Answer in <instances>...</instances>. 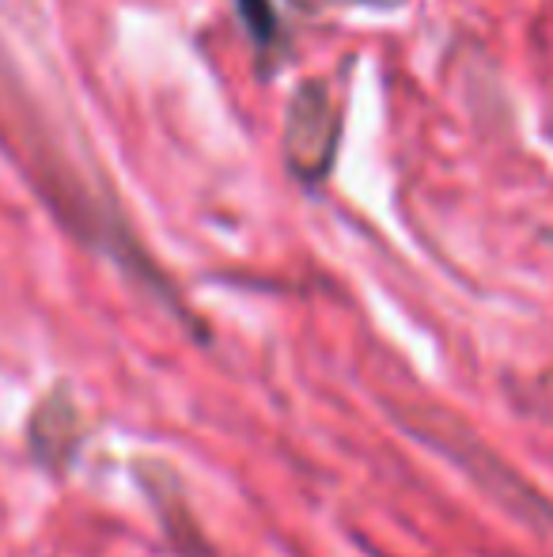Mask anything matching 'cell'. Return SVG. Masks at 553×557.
<instances>
[{
  "mask_svg": "<svg viewBox=\"0 0 553 557\" xmlns=\"http://www.w3.org/2000/svg\"><path fill=\"white\" fill-rule=\"evenodd\" d=\"M338 152V114L318 81L296 88L288 103L285 125V156L303 178H323Z\"/></svg>",
  "mask_w": 553,
  "mask_h": 557,
  "instance_id": "6da1fadb",
  "label": "cell"
},
{
  "mask_svg": "<svg viewBox=\"0 0 553 557\" xmlns=\"http://www.w3.org/2000/svg\"><path fill=\"white\" fill-rule=\"evenodd\" d=\"M137 485L144 490L148 505L155 512V523H160L163 539L175 546L178 557H205L209 543L201 535L198 520H193L190 497H186V485L175 470L167 467L163 459H137L134 467Z\"/></svg>",
  "mask_w": 553,
  "mask_h": 557,
  "instance_id": "7a4b0ae2",
  "label": "cell"
},
{
  "mask_svg": "<svg viewBox=\"0 0 553 557\" xmlns=\"http://www.w3.org/2000/svg\"><path fill=\"white\" fill-rule=\"evenodd\" d=\"M27 444L38 467H46V470L73 467V459L80 455V444H84V425H80V410H76L68 387H53L50 395L35 406L30 425H27Z\"/></svg>",
  "mask_w": 553,
  "mask_h": 557,
  "instance_id": "3957f363",
  "label": "cell"
},
{
  "mask_svg": "<svg viewBox=\"0 0 553 557\" xmlns=\"http://www.w3.org/2000/svg\"><path fill=\"white\" fill-rule=\"evenodd\" d=\"M239 15H243L247 30L259 46H269L277 38V12L269 0H239Z\"/></svg>",
  "mask_w": 553,
  "mask_h": 557,
  "instance_id": "277c9868",
  "label": "cell"
},
{
  "mask_svg": "<svg viewBox=\"0 0 553 557\" xmlns=\"http://www.w3.org/2000/svg\"><path fill=\"white\" fill-rule=\"evenodd\" d=\"M296 8H311V12H318V8H330V4H372V8H394L402 4V0H292Z\"/></svg>",
  "mask_w": 553,
  "mask_h": 557,
  "instance_id": "5b68a950",
  "label": "cell"
}]
</instances>
